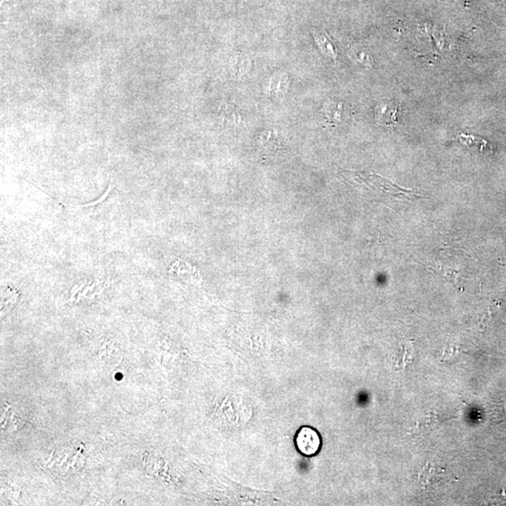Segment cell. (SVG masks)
<instances>
[{
    "instance_id": "obj_1",
    "label": "cell",
    "mask_w": 506,
    "mask_h": 506,
    "mask_svg": "<svg viewBox=\"0 0 506 506\" xmlns=\"http://www.w3.org/2000/svg\"><path fill=\"white\" fill-rule=\"evenodd\" d=\"M295 448L303 456L314 457L319 453L322 439L319 433L311 426H302L295 437Z\"/></svg>"
},
{
    "instance_id": "obj_2",
    "label": "cell",
    "mask_w": 506,
    "mask_h": 506,
    "mask_svg": "<svg viewBox=\"0 0 506 506\" xmlns=\"http://www.w3.org/2000/svg\"><path fill=\"white\" fill-rule=\"evenodd\" d=\"M399 108L392 101H381L375 108V118L381 125L386 127L395 126L397 123Z\"/></svg>"
},
{
    "instance_id": "obj_3",
    "label": "cell",
    "mask_w": 506,
    "mask_h": 506,
    "mask_svg": "<svg viewBox=\"0 0 506 506\" xmlns=\"http://www.w3.org/2000/svg\"><path fill=\"white\" fill-rule=\"evenodd\" d=\"M289 85L288 76L284 73H276L272 78H270L264 90H266V96H269L270 99H280L286 95Z\"/></svg>"
},
{
    "instance_id": "obj_4",
    "label": "cell",
    "mask_w": 506,
    "mask_h": 506,
    "mask_svg": "<svg viewBox=\"0 0 506 506\" xmlns=\"http://www.w3.org/2000/svg\"><path fill=\"white\" fill-rule=\"evenodd\" d=\"M348 106L341 101H329L323 106V115L331 123H341L348 116Z\"/></svg>"
},
{
    "instance_id": "obj_5",
    "label": "cell",
    "mask_w": 506,
    "mask_h": 506,
    "mask_svg": "<svg viewBox=\"0 0 506 506\" xmlns=\"http://www.w3.org/2000/svg\"><path fill=\"white\" fill-rule=\"evenodd\" d=\"M311 33L314 35L317 47H319L323 55L336 61L338 58L337 48L335 47L334 42L329 37L328 33L321 30H314Z\"/></svg>"
},
{
    "instance_id": "obj_6",
    "label": "cell",
    "mask_w": 506,
    "mask_h": 506,
    "mask_svg": "<svg viewBox=\"0 0 506 506\" xmlns=\"http://www.w3.org/2000/svg\"><path fill=\"white\" fill-rule=\"evenodd\" d=\"M249 68H251V61L248 56L237 55L233 56L230 61L229 69L232 75L237 78L245 75Z\"/></svg>"
},
{
    "instance_id": "obj_7",
    "label": "cell",
    "mask_w": 506,
    "mask_h": 506,
    "mask_svg": "<svg viewBox=\"0 0 506 506\" xmlns=\"http://www.w3.org/2000/svg\"><path fill=\"white\" fill-rule=\"evenodd\" d=\"M505 4H506V0H505Z\"/></svg>"
}]
</instances>
